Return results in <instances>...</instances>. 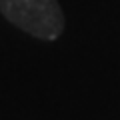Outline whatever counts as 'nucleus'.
Segmentation results:
<instances>
[{
    "instance_id": "f257e3e1",
    "label": "nucleus",
    "mask_w": 120,
    "mask_h": 120,
    "mask_svg": "<svg viewBox=\"0 0 120 120\" xmlns=\"http://www.w3.org/2000/svg\"><path fill=\"white\" fill-rule=\"evenodd\" d=\"M0 12L40 40H56L64 30V14L56 0H0Z\"/></svg>"
}]
</instances>
